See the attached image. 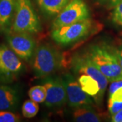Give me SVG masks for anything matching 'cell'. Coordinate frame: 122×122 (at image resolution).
Here are the masks:
<instances>
[{
  "mask_svg": "<svg viewBox=\"0 0 122 122\" xmlns=\"http://www.w3.org/2000/svg\"><path fill=\"white\" fill-rule=\"evenodd\" d=\"M86 54L109 82L122 80V66L107 46H92Z\"/></svg>",
  "mask_w": 122,
  "mask_h": 122,
  "instance_id": "obj_1",
  "label": "cell"
},
{
  "mask_svg": "<svg viewBox=\"0 0 122 122\" xmlns=\"http://www.w3.org/2000/svg\"><path fill=\"white\" fill-rule=\"evenodd\" d=\"M11 30L38 33L41 24L30 0H15V12Z\"/></svg>",
  "mask_w": 122,
  "mask_h": 122,
  "instance_id": "obj_2",
  "label": "cell"
},
{
  "mask_svg": "<svg viewBox=\"0 0 122 122\" xmlns=\"http://www.w3.org/2000/svg\"><path fill=\"white\" fill-rule=\"evenodd\" d=\"M62 58L55 48L48 44H42L36 50L33 68L35 76L44 78L52 75L62 65Z\"/></svg>",
  "mask_w": 122,
  "mask_h": 122,
  "instance_id": "obj_3",
  "label": "cell"
},
{
  "mask_svg": "<svg viewBox=\"0 0 122 122\" xmlns=\"http://www.w3.org/2000/svg\"><path fill=\"white\" fill-rule=\"evenodd\" d=\"M92 22L90 18L66 26L54 29L52 38L57 44L66 46L77 42L86 37L91 31Z\"/></svg>",
  "mask_w": 122,
  "mask_h": 122,
  "instance_id": "obj_4",
  "label": "cell"
},
{
  "mask_svg": "<svg viewBox=\"0 0 122 122\" xmlns=\"http://www.w3.org/2000/svg\"><path fill=\"white\" fill-rule=\"evenodd\" d=\"M90 11L84 0H71L58 14L52 23V29L66 26L87 19Z\"/></svg>",
  "mask_w": 122,
  "mask_h": 122,
  "instance_id": "obj_5",
  "label": "cell"
},
{
  "mask_svg": "<svg viewBox=\"0 0 122 122\" xmlns=\"http://www.w3.org/2000/svg\"><path fill=\"white\" fill-rule=\"evenodd\" d=\"M10 48L20 59L28 61L33 54L35 42L29 33L10 31L6 36Z\"/></svg>",
  "mask_w": 122,
  "mask_h": 122,
  "instance_id": "obj_6",
  "label": "cell"
},
{
  "mask_svg": "<svg viewBox=\"0 0 122 122\" xmlns=\"http://www.w3.org/2000/svg\"><path fill=\"white\" fill-rule=\"evenodd\" d=\"M72 66L75 73L79 75H87L96 80L99 84L100 96L102 98L109 81L93 63L87 54L75 56L72 60Z\"/></svg>",
  "mask_w": 122,
  "mask_h": 122,
  "instance_id": "obj_7",
  "label": "cell"
},
{
  "mask_svg": "<svg viewBox=\"0 0 122 122\" xmlns=\"http://www.w3.org/2000/svg\"><path fill=\"white\" fill-rule=\"evenodd\" d=\"M63 80L65 85L67 101L70 107L78 108L93 105L92 97L83 91L77 81L71 74L64 75Z\"/></svg>",
  "mask_w": 122,
  "mask_h": 122,
  "instance_id": "obj_8",
  "label": "cell"
},
{
  "mask_svg": "<svg viewBox=\"0 0 122 122\" xmlns=\"http://www.w3.org/2000/svg\"><path fill=\"white\" fill-rule=\"evenodd\" d=\"M44 87L46 90L45 105L48 107H58L67 101L66 92L63 78L49 77L44 80Z\"/></svg>",
  "mask_w": 122,
  "mask_h": 122,
  "instance_id": "obj_9",
  "label": "cell"
},
{
  "mask_svg": "<svg viewBox=\"0 0 122 122\" xmlns=\"http://www.w3.org/2000/svg\"><path fill=\"white\" fill-rule=\"evenodd\" d=\"M23 68L21 59L6 45H0V76L10 77L18 74Z\"/></svg>",
  "mask_w": 122,
  "mask_h": 122,
  "instance_id": "obj_10",
  "label": "cell"
},
{
  "mask_svg": "<svg viewBox=\"0 0 122 122\" xmlns=\"http://www.w3.org/2000/svg\"><path fill=\"white\" fill-rule=\"evenodd\" d=\"M19 103L18 92L14 87L0 85V111H14Z\"/></svg>",
  "mask_w": 122,
  "mask_h": 122,
  "instance_id": "obj_11",
  "label": "cell"
},
{
  "mask_svg": "<svg viewBox=\"0 0 122 122\" xmlns=\"http://www.w3.org/2000/svg\"><path fill=\"white\" fill-rule=\"evenodd\" d=\"M83 91L94 98L96 102H100L102 99L100 96L99 84L92 77L86 74L79 75L77 81Z\"/></svg>",
  "mask_w": 122,
  "mask_h": 122,
  "instance_id": "obj_12",
  "label": "cell"
},
{
  "mask_svg": "<svg viewBox=\"0 0 122 122\" xmlns=\"http://www.w3.org/2000/svg\"><path fill=\"white\" fill-rule=\"evenodd\" d=\"M15 0H0V29L8 25L14 15Z\"/></svg>",
  "mask_w": 122,
  "mask_h": 122,
  "instance_id": "obj_13",
  "label": "cell"
},
{
  "mask_svg": "<svg viewBox=\"0 0 122 122\" xmlns=\"http://www.w3.org/2000/svg\"><path fill=\"white\" fill-rule=\"evenodd\" d=\"M73 113V117L75 122H99L100 118L91 106L81 107L75 108Z\"/></svg>",
  "mask_w": 122,
  "mask_h": 122,
  "instance_id": "obj_14",
  "label": "cell"
},
{
  "mask_svg": "<svg viewBox=\"0 0 122 122\" xmlns=\"http://www.w3.org/2000/svg\"><path fill=\"white\" fill-rule=\"evenodd\" d=\"M40 8L49 14H58L69 2V0H37Z\"/></svg>",
  "mask_w": 122,
  "mask_h": 122,
  "instance_id": "obj_15",
  "label": "cell"
},
{
  "mask_svg": "<svg viewBox=\"0 0 122 122\" xmlns=\"http://www.w3.org/2000/svg\"><path fill=\"white\" fill-rule=\"evenodd\" d=\"M28 94L30 100L37 103L44 102L46 98V90L44 85H37L32 87L29 90Z\"/></svg>",
  "mask_w": 122,
  "mask_h": 122,
  "instance_id": "obj_16",
  "label": "cell"
},
{
  "mask_svg": "<svg viewBox=\"0 0 122 122\" xmlns=\"http://www.w3.org/2000/svg\"><path fill=\"white\" fill-rule=\"evenodd\" d=\"M39 111L38 103L32 100H27L24 102L22 107V115L25 118L34 117Z\"/></svg>",
  "mask_w": 122,
  "mask_h": 122,
  "instance_id": "obj_17",
  "label": "cell"
},
{
  "mask_svg": "<svg viewBox=\"0 0 122 122\" xmlns=\"http://www.w3.org/2000/svg\"><path fill=\"white\" fill-rule=\"evenodd\" d=\"M20 121V117L11 111H0V122H18Z\"/></svg>",
  "mask_w": 122,
  "mask_h": 122,
  "instance_id": "obj_18",
  "label": "cell"
},
{
  "mask_svg": "<svg viewBox=\"0 0 122 122\" xmlns=\"http://www.w3.org/2000/svg\"><path fill=\"white\" fill-rule=\"evenodd\" d=\"M113 19L114 22L122 26V2L115 6Z\"/></svg>",
  "mask_w": 122,
  "mask_h": 122,
  "instance_id": "obj_19",
  "label": "cell"
},
{
  "mask_svg": "<svg viewBox=\"0 0 122 122\" xmlns=\"http://www.w3.org/2000/svg\"><path fill=\"white\" fill-rule=\"evenodd\" d=\"M107 46L117 58L119 65L122 68V44L118 46H109V45H107Z\"/></svg>",
  "mask_w": 122,
  "mask_h": 122,
  "instance_id": "obj_20",
  "label": "cell"
},
{
  "mask_svg": "<svg viewBox=\"0 0 122 122\" xmlns=\"http://www.w3.org/2000/svg\"><path fill=\"white\" fill-rule=\"evenodd\" d=\"M108 108L110 113L113 115L122 109V102H109Z\"/></svg>",
  "mask_w": 122,
  "mask_h": 122,
  "instance_id": "obj_21",
  "label": "cell"
},
{
  "mask_svg": "<svg viewBox=\"0 0 122 122\" xmlns=\"http://www.w3.org/2000/svg\"><path fill=\"white\" fill-rule=\"evenodd\" d=\"M109 102H122V87L117 89L109 95Z\"/></svg>",
  "mask_w": 122,
  "mask_h": 122,
  "instance_id": "obj_22",
  "label": "cell"
},
{
  "mask_svg": "<svg viewBox=\"0 0 122 122\" xmlns=\"http://www.w3.org/2000/svg\"><path fill=\"white\" fill-rule=\"evenodd\" d=\"M111 83H112L111 84V86H110L109 89V95H111V94H113L117 89L122 87V80L115 81H113Z\"/></svg>",
  "mask_w": 122,
  "mask_h": 122,
  "instance_id": "obj_23",
  "label": "cell"
},
{
  "mask_svg": "<svg viewBox=\"0 0 122 122\" xmlns=\"http://www.w3.org/2000/svg\"><path fill=\"white\" fill-rule=\"evenodd\" d=\"M111 121L113 122H122V109L112 115Z\"/></svg>",
  "mask_w": 122,
  "mask_h": 122,
  "instance_id": "obj_24",
  "label": "cell"
},
{
  "mask_svg": "<svg viewBox=\"0 0 122 122\" xmlns=\"http://www.w3.org/2000/svg\"><path fill=\"white\" fill-rule=\"evenodd\" d=\"M121 2H122V0H111L110 5L111 7H115L116 5H117Z\"/></svg>",
  "mask_w": 122,
  "mask_h": 122,
  "instance_id": "obj_25",
  "label": "cell"
},
{
  "mask_svg": "<svg viewBox=\"0 0 122 122\" xmlns=\"http://www.w3.org/2000/svg\"><path fill=\"white\" fill-rule=\"evenodd\" d=\"M102 1H104V0H102Z\"/></svg>",
  "mask_w": 122,
  "mask_h": 122,
  "instance_id": "obj_26",
  "label": "cell"
}]
</instances>
